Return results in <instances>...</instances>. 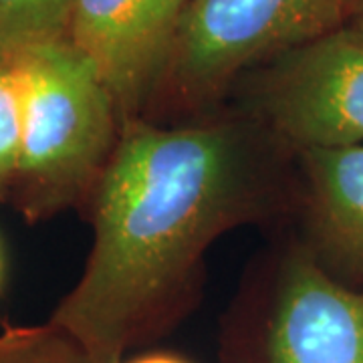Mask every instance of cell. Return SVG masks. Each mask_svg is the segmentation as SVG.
Returning <instances> with one entry per match:
<instances>
[{
  "instance_id": "6da1fadb",
  "label": "cell",
  "mask_w": 363,
  "mask_h": 363,
  "mask_svg": "<svg viewBox=\"0 0 363 363\" xmlns=\"http://www.w3.org/2000/svg\"><path fill=\"white\" fill-rule=\"evenodd\" d=\"M289 154L247 113L123 125L89 200L85 269L49 321L101 363L123 362L184 315L220 234L283 206Z\"/></svg>"
},
{
  "instance_id": "7a4b0ae2",
  "label": "cell",
  "mask_w": 363,
  "mask_h": 363,
  "mask_svg": "<svg viewBox=\"0 0 363 363\" xmlns=\"http://www.w3.org/2000/svg\"><path fill=\"white\" fill-rule=\"evenodd\" d=\"M23 145L11 202L28 222L89 204L123 131L113 95L71 40L16 57Z\"/></svg>"
},
{
  "instance_id": "3957f363",
  "label": "cell",
  "mask_w": 363,
  "mask_h": 363,
  "mask_svg": "<svg viewBox=\"0 0 363 363\" xmlns=\"http://www.w3.org/2000/svg\"><path fill=\"white\" fill-rule=\"evenodd\" d=\"M355 2L190 0L160 93L184 109L212 104L247 69L350 25Z\"/></svg>"
},
{
  "instance_id": "277c9868",
  "label": "cell",
  "mask_w": 363,
  "mask_h": 363,
  "mask_svg": "<svg viewBox=\"0 0 363 363\" xmlns=\"http://www.w3.org/2000/svg\"><path fill=\"white\" fill-rule=\"evenodd\" d=\"M245 113L293 154L363 143V30L339 26L264 61Z\"/></svg>"
},
{
  "instance_id": "5b68a950",
  "label": "cell",
  "mask_w": 363,
  "mask_h": 363,
  "mask_svg": "<svg viewBox=\"0 0 363 363\" xmlns=\"http://www.w3.org/2000/svg\"><path fill=\"white\" fill-rule=\"evenodd\" d=\"M190 0H75L69 40L113 95L123 125L143 119L168 73Z\"/></svg>"
},
{
  "instance_id": "8992f818",
  "label": "cell",
  "mask_w": 363,
  "mask_h": 363,
  "mask_svg": "<svg viewBox=\"0 0 363 363\" xmlns=\"http://www.w3.org/2000/svg\"><path fill=\"white\" fill-rule=\"evenodd\" d=\"M260 363H363V289L293 250L264 315Z\"/></svg>"
},
{
  "instance_id": "52a82bcc",
  "label": "cell",
  "mask_w": 363,
  "mask_h": 363,
  "mask_svg": "<svg viewBox=\"0 0 363 363\" xmlns=\"http://www.w3.org/2000/svg\"><path fill=\"white\" fill-rule=\"evenodd\" d=\"M297 156L319 236L345 259L363 264V143Z\"/></svg>"
},
{
  "instance_id": "ba28073f",
  "label": "cell",
  "mask_w": 363,
  "mask_h": 363,
  "mask_svg": "<svg viewBox=\"0 0 363 363\" xmlns=\"http://www.w3.org/2000/svg\"><path fill=\"white\" fill-rule=\"evenodd\" d=\"M75 0H0V55L23 52L69 40Z\"/></svg>"
},
{
  "instance_id": "9c48e42d",
  "label": "cell",
  "mask_w": 363,
  "mask_h": 363,
  "mask_svg": "<svg viewBox=\"0 0 363 363\" xmlns=\"http://www.w3.org/2000/svg\"><path fill=\"white\" fill-rule=\"evenodd\" d=\"M0 363H101L65 329L52 325L4 327Z\"/></svg>"
},
{
  "instance_id": "30bf717a",
  "label": "cell",
  "mask_w": 363,
  "mask_h": 363,
  "mask_svg": "<svg viewBox=\"0 0 363 363\" xmlns=\"http://www.w3.org/2000/svg\"><path fill=\"white\" fill-rule=\"evenodd\" d=\"M23 145V83L16 59L0 55V202L11 198Z\"/></svg>"
},
{
  "instance_id": "8fae6325",
  "label": "cell",
  "mask_w": 363,
  "mask_h": 363,
  "mask_svg": "<svg viewBox=\"0 0 363 363\" xmlns=\"http://www.w3.org/2000/svg\"><path fill=\"white\" fill-rule=\"evenodd\" d=\"M121 363H188L186 359H182L178 355H172V353H150V355H142V357H135L131 362H121Z\"/></svg>"
},
{
  "instance_id": "7c38bea8",
  "label": "cell",
  "mask_w": 363,
  "mask_h": 363,
  "mask_svg": "<svg viewBox=\"0 0 363 363\" xmlns=\"http://www.w3.org/2000/svg\"><path fill=\"white\" fill-rule=\"evenodd\" d=\"M350 25L357 26L359 30H363V0L355 2V9H353V14H351Z\"/></svg>"
},
{
  "instance_id": "4fadbf2b",
  "label": "cell",
  "mask_w": 363,
  "mask_h": 363,
  "mask_svg": "<svg viewBox=\"0 0 363 363\" xmlns=\"http://www.w3.org/2000/svg\"><path fill=\"white\" fill-rule=\"evenodd\" d=\"M0 281H2V255H0Z\"/></svg>"
}]
</instances>
